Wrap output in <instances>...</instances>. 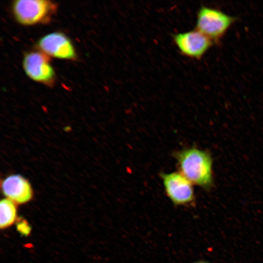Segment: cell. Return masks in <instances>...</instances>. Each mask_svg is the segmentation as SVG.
Instances as JSON below:
<instances>
[{
	"mask_svg": "<svg viewBox=\"0 0 263 263\" xmlns=\"http://www.w3.org/2000/svg\"><path fill=\"white\" fill-rule=\"evenodd\" d=\"M1 189L7 199L16 204L29 202L33 197V190L29 181L19 174L10 175L1 183Z\"/></svg>",
	"mask_w": 263,
	"mask_h": 263,
	"instance_id": "8",
	"label": "cell"
},
{
	"mask_svg": "<svg viewBox=\"0 0 263 263\" xmlns=\"http://www.w3.org/2000/svg\"><path fill=\"white\" fill-rule=\"evenodd\" d=\"M236 20L218 9L202 6L197 13L196 29L218 43Z\"/></svg>",
	"mask_w": 263,
	"mask_h": 263,
	"instance_id": "2",
	"label": "cell"
},
{
	"mask_svg": "<svg viewBox=\"0 0 263 263\" xmlns=\"http://www.w3.org/2000/svg\"><path fill=\"white\" fill-rule=\"evenodd\" d=\"M38 48L46 55L65 59H75L76 54L69 38L62 33L53 32L42 37L38 42Z\"/></svg>",
	"mask_w": 263,
	"mask_h": 263,
	"instance_id": "7",
	"label": "cell"
},
{
	"mask_svg": "<svg viewBox=\"0 0 263 263\" xmlns=\"http://www.w3.org/2000/svg\"><path fill=\"white\" fill-rule=\"evenodd\" d=\"M23 68L27 75L32 80L47 86L55 80V73L46 54L40 52L26 54L23 59Z\"/></svg>",
	"mask_w": 263,
	"mask_h": 263,
	"instance_id": "5",
	"label": "cell"
},
{
	"mask_svg": "<svg viewBox=\"0 0 263 263\" xmlns=\"http://www.w3.org/2000/svg\"><path fill=\"white\" fill-rule=\"evenodd\" d=\"M173 39L180 52L187 57L200 59L213 42L196 29L175 34Z\"/></svg>",
	"mask_w": 263,
	"mask_h": 263,
	"instance_id": "6",
	"label": "cell"
},
{
	"mask_svg": "<svg viewBox=\"0 0 263 263\" xmlns=\"http://www.w3.org/2000/svg\"><path fill=\"white\" fill-rule=\"evenodd\" d=\"M160 175L166 194L173 204L185 206L194 202L192 184L179 171L162 172Z\"/></svg>",
	"mask_w": 263,
	"mask_h": 263,
	"instance_id": "4",
	"label": "cell"
},
{
	"mask_svg": "<svg viewBox=\"0 0 263 263\" xmlns=\"http://www.w3.org/2000/svg\"><path fill=\"white\" fill-rule=\"evenodd\" d=\"M16 227L19 233L24 236H28L31 232V227L26 221L20 219L18 220Z\"/></svg>",
	"mask_w": 263,
	"mask_h": 263,
	"instance_id": "10",
	"label": "cell"
},
{
	"mask_svg": "<svg viewBox=\"0 0 263 263\" xmlns=\"http://www.w3.org/2000/svg\"><path fill=\"white\" fill-rule=\"evenodd\" d=\"M208 263L201 261V262H196V263Z\"/></svg>",
	"mask_w": 263,
	"mask_h": 263,
	"instance_id": "11",
	"label": "cell"
},
{
	"mask_svg": "<svg viewBox=\"0 0 263 263\" xmlns=\"http://www.w3.org/2000/svg\"><path fill=\"white\" fill-rule=\"evenodd\" d=\"M179 172L192 185L204 189L213 185L212 160L210 154L195 147L174 152Z\"/></svg>",
	"mask_w": 263,
	"mask_h": 263,
	"instance_id": "1",
	"label": "cell"
},
{
	"mask_svg": "<svg viewBox=\"0 0 263 263\" xmlns=\"http://www.w3.org/2000/svg\"><path fill=\"white\" fill-rule=\"evenodd\" d=\"M0 227L6 228L12 225L17 218V207L16 204L5 198L0 203Z\"/></svg>",
	"mask_w": 263,
	"mask_h": 263,
	"instance_id": "9",
	"label": "cell"
},
{
	"mask_svg": "<svg viewBox=\"0 0 263 263\" xmlns=\"http://www.w3.org/2000/svg\"><path fill=\"white\" fill-rule=\"evenodd\" d=\"M56 8V4L48 0H15L12 4L16 20L26 25L48 22Z\"/></svg>",
	"mask_w": 263,
	"mask_h": 263,
	"instance_id": "3",
	"label": "cell"
}]
</instances>
